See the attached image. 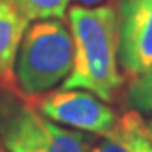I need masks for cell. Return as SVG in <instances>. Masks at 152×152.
<instances>
[{
    "label": "cell",
    "mask_w": 152,
    "mask_h": 152,
    "mask_svg": "<svg viewBox=\"0 0 152 152\" xmlns=\"http://www.w3.org/2000/svg\"><path fill=\"white\" fill-rule=\"evenodd\" d=\"M147 127H149V132H151V135H152V118L147 122Z\"/></svg>",
    "instance_id": "cell-12"
},
{
    "label": "cell",
    "mask_w": 152,
    "mask_h": 152,
    "mask_svg": "<svg viewBox=\"0 0 152 152\" xmlns=\"http://www.w3.org/2000/svg\"><path fill=\"white\" fill-rule=\"evenodd\" d=\"M91 152H129V151L125 149V145L117 137L108 134V135L102 137L98 140V144L91 145Z\"/></svg>",
    "instance_id": "cell-10"
},
{
    "label": "cell",
    "mask_w": 152,
    "mask_h": 152,
    "mask_svg": "<svg viewBox=\"0 0 152 152\" xmlns=\"http://www.w3.org/2000/svg\"><path fill=\"white\" fill-rule=\"evenodd\" d=\"M29 27V20H26L7 0H0V88L5 91H15V64L17 49L20 39Z\"/></svg>",
    "instance_id": "cell-6"
},
{
    "label": "cell",
    "mask_w": 152,
    "mask_h": 152,
    "mask_svg": "<svg viewBox=\"0 0 152 152\" xmlns=\"http://www.w3.org/2000/svg\"><path fill=\"white\" fill-rule=\"evenodd\" d=\"M36 108L54 124L75 127L80 132L96 135H108L117 125V113L86 90H64L49 91L36 98Z\"/></svg>",
    "instance_id": "cell-4"
},
{
    "label": "cell",
    "mask_w": 152,
    "mask_h": 152,
    "mask_svg": "<svg viewBox=\"0 0 152 152\" xmlns=\"http://www.w3.org/2000/svg\"><path fill=\"white\" fill-rule=\"evenodd\" d=\"M0 152H7L5 149H4V147H2V144H0Z\"/></svg>",
    "instance_id": "cell-13"
},
{
    "label": "cell",
    "mask_w": 152,
    "mask_h": 152,
    "mask_svg": "<svg viewBox=\"0 0 152 152\" xmlns=\"http://www.w3.org/2000/svg\"><path fill=\"white\" fill-rule=\"evenodd\" d=\"M75 42L61 19L31 24L20 39L14 64L17 93L36 98L64 81L73 69Z\"/></svg>",
    "instance_id": "cell-2"
},
{
    "label": "cell",
    "mask_w": 152,
    "mask_h": 152,
    "mask_svg": "<svg viewBox=\"0 0 152 152\" xmlns=\"http://www.w3.org/2000/svg\"><path fill=\"white\" fill-rule=\"evenodd\" d=\"M127 100L135 112H152V69L132 80Z\"/></svg>",
    "instance_id": "cell-9"
},
{
    "label": "cell",
    "mask_w": 152,
    "mask_h": 152,
    "mask_svg": "<svg viewBox=\"0 0 152 152\" xmlns=\"http://www.w3.org/2000/svg\"><path fill=\"white\" fill-rule=\"evenodd\" d=\"M0 144L7 152H91L83 132L63 129L15 93H0Z\"/></svg>",
    "instance_id": "cell-3"
},
{
    "label": "cell",
    "mask_w": 152,
    "mask_h": 152,
    "mask_svg": "<svg viewBox=\"0 0 152 152\" xmlns=\"http://www.w3.org/2000/svg\"><path fill=\"white\" fill-rule=\"evenodd\" d=\"M110 134L117 137L129 152H152V135L139 112L124 113Z\"/></svg>",
    "instance_id": "cell-7"
},
{
    "label": "cell",
    "mask_w": 152,
    "mask_h": 152,
    "mask_svg": "<svg viewBox=\"0 0 152 152\" xmlns=\"http://www.w3.org/2000/svg\"><path fill=\"white\" fill-rule=\"evenodd\" d=\"M78 7H86V9H91V7H102V5H108L112 4V0H75Z\"/></svg>",
    "instance_id": "cell-11"
},
{
    "label": "cell",
    "mask_w": 152,
    "mask_h": 152,
    "mask_svg": "<svg viewBox=\"0 0 152 152\" xmlns=\"http://www.w3.org/2000/svg\"><path fill=\"white\" fill-rule=\"evenodd\" d=\"M117 32L122 69L132 78L152 69V0H120Z\"/></svg>",
    "instance_id": "cell-5"
},
{
    "label": "cell",
    "mask_w": 152,
    "mask_h": 152,
    "mask_svg": "<svg viewBox=\"0 0 152 152\" xmlns=\"http://www.w3.org/2000/svg\"><path fill=\"white\" fill-rule=\"evenodd\" d=\"M26 20H51L66 15L69 0H7Z\"/></svg>",
    "instance_id": "cell-8"
},
{
    "label": "cell",
    "mask_w": 152,
    "mask_h": 152,
    "mask_svg": "<svg viewBox=\"0 0 152 152\" xmlns=\"http://www.w3.org/2000/svg\"><path fill=\"white\" fill-rule=\"evenodd\" d=\"M75 42V61L61 88H83L103 102H112L124 78L118 71L117 7H71L68 12Z\"/></svg>",
    "instance_id": "cell-1"
}]
</instances>
